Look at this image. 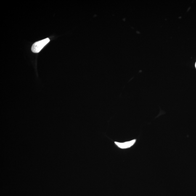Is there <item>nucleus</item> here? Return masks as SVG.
I'll return each instance as SVG.
<instances>
[{
    "instance_id": "nucleus-1",
    "label": "nucleus",
    "mask_w": 196,
    "mask_h": 196,
    "mask_svg": "<svg viewBox=\"0 0 196 196\" xmlns=\"http://www.w3.org/2000/svg\"><path fill=\"white\" fill-rule=\"evenodd\" d=\"M50 40L49 38H46L41 41L36 42L32 46L31 50L34 53H38L41 51L44 46L49 43Z\"/></svg>"
},
{
    "instance_id": "nucleus-2",
    "label": "nucleus",
    "mask_w": 196,
    "mask_h": 196,
    "mask_svg": "<svg viewBox=\"0 0 196 196\" xmlns=\"http://www.w3.org/2000/svg\"><path fill=\"white\" fill-rule=\"evenodd\" d=\"M136 139L132 140L127 141V142L123 143H120L117 142H115V143L117 147H119L120 149H126L132 147L136 142Z\"/></svg>"
},
{
    "instance_id": "nucleus-3",
    "label": "nucleus",
    "mask_w": 196,
    "mask_h": 196,
    "mask_svg": "<svg viewBox=\"0 0 196 196\" xmlns=\"http://www.w3.org/2000/svg\"><path fill=\"white\" fill-rule=\"evenodd\" d=\"M195 65V67H196V62Z\"/></svg>"
}]
</instances>
